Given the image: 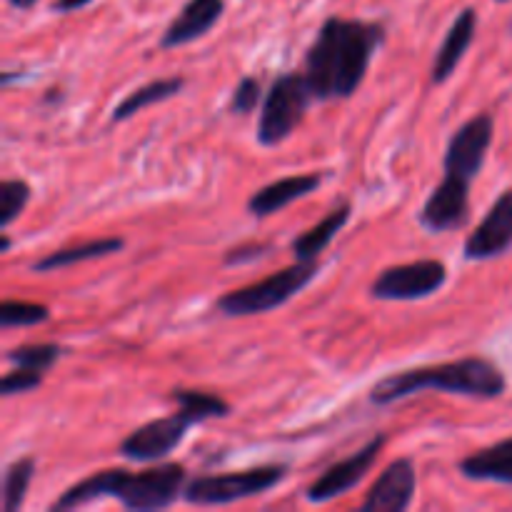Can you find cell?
Returning a JSON list of instances; mask_svg holds the SVG:
<instances>
[{"label": "cell", "instance_id": "obj_1", "mask_svg": "<svg viewBox=\"0 0 512 512\" xmlns=\"http://www.w3.org/2000/svg\"><path fill=\"white\" fill-rule=\"evenodd\" d=\"M383 40L385 30L378 23L340 15L325 20L305 53L303 73L315 100L350 98L365 80Z\"/></svg>", "mask_w": 512, "mask_h": 512}, {"label": "cell", "instance_id": "obj_2", "mask_svg": "<svg viewBox=\"0 0 512 512\" xmlns=\"http://www.w3.org/2000/svg\"><path fill=\"white\" fill-rule=\"evenodd\" d=\"M188 470L180 463H160L155 468L140 470V473H128L123 468L100 470V473L88 475L80 483L70 485L50 510H75L80 505L95 503V500L113 498L123 505L125 510L148 512L170 508L175 500L183 495Z\"/></svg>", "mask_w": 512, "mask_h": 512}, {"label": "cell", "instance_id": "obj_3", "mask_svg": "<svg viewBox=\"0 0 512 512\" xmlns=\"http://www.w3.org/2000/svg\"><path fill=\"white\" fill-rule=\"evenodd\" d=\"M508 380L505 373L488 358H460L440 365H425V368H410L403 373H393L378 380L370 388V403L393 405L398 400L410 398L423 390H445L453 395H468V398L495 400L505 393Z\"/></svg>", "mask_w": 512, "mask_h": 512}, {"label": "cell", "instance_id": "obj_4", "mask_svg": "<svg viewBox=\"0 0 512 512\" xmlns=\"http://www.w3.org/2000/svg\"><path fill=\"white\" fill-rule=\"evenodd\" d=\"M318 273V260H298L295 265L278 270L270 278H263L253 285H245V288L225 293L218 300V310L223 315H228V318L270 313V310L280 308L290 298H295L303 288H308Z\"/></svg>", "mask_w": 512, "mask_h": 512}, {"label": "cell", "instance_id": "obj_5", "mask_svg": "<svg viewBox=\"0 0 512 512\" xmlns=\"http://www.w3.org/2000/svg\"><path fill=\"white\" fill-rule=\"evenodd\" d=\"M313 100L315 95L305 73H285L275 78L260 110L258 143L265 148H275L288 140L305 118V110Z\"/></svg>", "mask_w": 512, "mask_h": 512}, {"label": "cell", "instance_id": "obj_6", "mask_svg": "<svg viewBox=\"0 0 512 512\" xmlns=\"http://www.w3.org/2000/svg\"><path fill=\"white\" fill-rule=\"evenodd\" d=\"M285 478H288L285 465H260V468L235 470V473L200 475L185 485L183 500L190 505H203V508L230 505L238 500L258 498L283 483Z\"/></svg>", "mask_w": 512, "mask_h": 512}, {"label": "cell", "instance_id": "obj_7", "mask_svg": "<svg viewBox=\"0 0 512 512\" xmlns=\"http://www.w3.org/2000/svg\"><path fill=\"white\" fill-rule=\"evenodd\" d=\"M448 283V268L440 260H415V263L385 268L370 285L378 300H420L438 293Z\"/></svg>", "mask_w": 512, "mask_h": 512}, {"label": "cell", "instance_id": "obj_8", "mask_svg": "<svg viewBox=\"0 0 512 512\" xmlns=\"http://www.w3.org/2000/svg\"><path fill=\"white\" fill-rule=\"evenodd\" d=\"M493 133L495 120L490 113H478L468 123L460 125L453 133V138H450L448 150H445V173L458 175V178L473 183L475 175L483 170L485 158H488Z\"/></svg>", "mask_w": 512, "mask_h": 512}, {"label": "cell", "instance_id": "obj_9", "mask_svg": "<svg viewBox=\"0 0 512 512\" xmlns=\"http://www.w3.org/2000/svg\"><path fill=\"white\" fill-rule=\"evenodd\" d=\"M190 428L193 423L180 410L170 418L150 420V423L135 428L118 445V455L125 460H135V463H160L183 443Z\"/></svg>", "mask_w": 512, "mask_h": 512}, {"label": "cell", "instance_id": "obj_10", "mask_svg": "<svg viewBox=\"0 0 512 512\" xmlns=\"http://www.w3.org/2000/svg\"><path fill=\"white\" fill-rule=\"evenodd\" d=\"M385 443H388V438H385V435H375V438L370 440L365 448H360L358 453H353L350 458L340 460V463L330 465V468L325 470V473L320 475V478L315 480L308 490H305V498H308V503H313V505L330 503V500L340 498V495H345L348 490H353L355 485H358L360 480H363L365 475L373 470L375 460H378V455L383 453Z\"/></svg>", "mask_w": 512, "mask_h": 512}, {"label": "cell", "instance_id": "obj_11", "mask_svg": "<svg viewBox=\"0 0 512 512\" xmlns=\"http://www.w3.org/2000/svg\"><path fill=\"white\" fill-rule=\"evenodd\" d=\"M418 220L430 233H453L468 225L470 220V183L458 175L445 173L425 200Z\"/></svg>", "mask_w": 512, "mask_h": 512}, {"label": "cell", "instance_id": "obj_12", "mask_svg": "<svg viewBox=\"0 0 512 512\" xmlns=\"http://www.w3.org/2000/svg\"><path fill=\"white\" fill-rule=\"evenodd\" d=\"M512 248V188L498 195L478 228L465 240V260H493Z\"/></svg>", "mask_w": 512, "mask_h": 512}, {"label": "cell", "instance_id": "obj_13", "mask_svg": "<svg viewBox=\"0 0 512 512\" xmlns=\"http://www.w3.org/2000/svg\"><path fill=\"white\" fill-rule=\"evenodd\" d=\"M415 488V465L410 458H398L383 470L373 488L368 490L365 500L360 503L363 512H405L413 505Z\"/></svg>", "mask_w": 512, "mask_h": 512}, {"label": "cell", "instance_id": "obj_14", "mask_svg": "<svg viewBox=\"0 0 512 512\" xmlns=\"http://www.w3.org/2000/svg\"><path fill=\"white\" fill-rule=\"evenodd\" d=\"M223 10L225 0H188L185 8L178 13V18L165 28L163 38H160V48L173 50L203 38L205 33L215 28Z\"/></svg>", "mask_w": 512, "mask_h": 512}, {"label": "cell", "instance_id": "obj_15", "mask_svg": "<svg viewBox=\"0 0 512 512\" xmlns=\"http://www.w3.org/2000/svg\"><path fill=\"white\" fill-rule=\"evenodd\" d=\"M320 183H323V175L318 173L288 175V178H280L275 183L265 185V188L255 190L253 198L248 200V210L255 218H268V215L278 213V210L288 208L295 200L313 193Z\"/></svg>", "mask_w": 512, "mask_h": 512}, {"label": "cell", "instance_id": "obj_16", "mask_svg": "<svg viewBox=\"0 0 512 512\" xmlns=\"http://www.w3.org/2000/svg\"><path fill=\"white\" fill-rule=\"evenodd\" d=\"M475 28H478V13L473 8H465L463 13L455 18V23L450 25V30L445 33L443 43H440L438 53H435L433 63V83L440 85L445 80L453 78L455 68L460 65V60L465 58L468 48L473 45Z\"/></svg>", "mask_w": 512, "mask_h": 512}, {"label": "cell", "instance_id": "obj_17", "mask_svg": "<svg viewBox=\"0 0 512 512\" xmlns=\"http://www.w3.org/2000/svg\"><path fill=\"white\" fill-rule=\"evenodd\" d=\"M458 470L463 478L478 480V483L512 485V438L468 455L460 460Z\"/></svg>", "mask_w": 512, "mask_h": 512}, {"label": "cell", "instance_id": "obj_18", "mask_svg": "<svg viewBox=\"0 0 512 512\" xmlns=\"http://www.w3.org/2000/svg\"><path fill=\"white\" fill-rule=\"evenodd\" d=\"M125 248L123 238H98V240H88V243L73 245V248H63V250H53L45 258L35 260L30 265L33 273H53V270L60 268H70V265L85 263V260H95V258H105V255L120 253Z\"/></svg>", "mask_w": 512, "mask_h": 512}, {"label": "cell", "instance_id": "obj_19", "mask_svg": "<svg viewBox=\"0 0 512 512\" xmlns=\"http://www.w3.org/2000/svg\"><path fill=\"white\" fill-rule=\"evenodd\" d=\"M350 215H353V208H350V203H343L333 213L325 215L318 225H313L308 233L298 235L293 240L295 260H318L320 253H325V248L333 243L335 235L348 225Z\"/></svg>", "mask_w": 512, "mask_h": 512}, {"label": "cell", "instance_id": "obj_20", "mask_svg": "<svg viewBox=\"0 0 512 512\" xmlns=\"http://www.w3.org/2000/svg\"><path fill=\"white\" fill-rule=\"evenodd\" d=\"M183 88H185V78H180V75H173V78H160L148 85H140L138 90H133L128 98H123L118 105H115L113 123H123V120L133 118V115H138L140 110L150 108V105H158L163 103V100L175 98Z\"/></svg>", "mask_w": 512, "mask_h": 512}, {"label": "cell", "instance_id": "obj_21", "mask_svg": "<svg viewBox=\"0 0 512 512\" xmlns=\"http://www.w3.org/2000/svg\"><path fill=\"white\" fill-rule=\"evenodd\" d=\"M173 400L178 403L180 413L193 425L230 415V405L223 398L203 393V390H173Z\"/></svg>", "mask_w": 512, "mask_h": 512}, {"label": "cell", "instance_id": "obj_22", "mask_svg": "<svg viewBox=\"0 0 512 512\" xmlns=\"http://www.w3.org/2000/svg\"><path fill=\"white\" fill-rule=\"evenodd\" d=\"M35 475V460L33 458H18L5 468L3 478V510L18 512L28 498L30 483Z\"/></svg>", "mask_w": 512, "mask_h": 512}, {"label": "cell", "instance_id": "obj_23", "mask_svg": "<svg viewBox=\"0 0 512 512\" xmlns=\"http://www.w3.org/2000/svg\"><path fill=\"white\" fill-rule=\"evenodd\" d=\"M5 358H8V363H13L15 368H28L45 373V370H50L60 358H63V348L55 343L20 345V348L10 350Z\"/></svg>", "mask_w": 512, "mask_h": 512}, {"label": "cell", "instance_id": "obj_24", "mask_svg": "<svg viewBox=\"0 0 512 512\" xmlns=\"http://www.w3.org/2000/svg\"><path fill=\"white\" fill-rule=\"evenodd\" d=\"M50 318L48 308L40 303H25V300H5L0 305V325L3 328H33Z\"/></svg>", "mask_w": 512, "mask_h": 512}, {"label": "cell", "instance_id": "obj_25", "mask_svg": "<svg viewBox=\"0 0 512 512\" xmlns=\"http://www.w3.org/2000/svg\"><path fill=\"white\" fill-rule=\"evenodd\" d=\"M30 203V185L20 178H10L0 183V228H8L20 218L25 205Z\"/></svg>", "mask_w": 512, "mask_h": 512}, {"label": "cell", "instance_id": "obj_26", "mask_svg": "<svg viewBox=\"0 0 512 512\" xmlns=\"http://www.w3.org/2000/svg\"><path fill=\"white\" fill-rule=\"evenodd\" d=\"M260 95H263V85L255 75H245L240 83L235 85L233 98H230V110L235 115H250L260 105Z\"/></svg>", "mask_w": 512, "mask_h": 512}, {"label": "cell", "instance_id": "obj_27", "mask_svg": "<svg viewBox=\"0 0 512 512\" xmlns=\"http://www.w3.org/2000/svg\"><path fill=\"white\" fill-rule=\"evenodd\" d=\"M40 383H43V373H38V370L13 368L10 373L3 375V380H0V395H3V398H10V395L30 393V390L38 388Z\"/></svg>", "mask_w": 512, "mask_h": 512}, {"label": "cell", "instance_id": "obj_28", "mask_svg": "<svg viewBox=\"0 0 512 512\" xmlns=\"http://www.w3.org/2000/svg\"><path fill=\"white\" fill-rule=\"evenodd\" d=\"M270 253V245H240V248H233L228 255H225V265H245L253 263V260H260L263 255Z\"/></svg>", "mask_w": 512, "mask_h": 512}, {"label": "cell", "instance_id": "obj_29", "mask_svg": "<svg viewBox=\"0 0 512 512\" xmlns=\"http://www.w3.org/2000/svg\"><path fill=\"white\" fill-rule=\"evenodd\" d=\"M93 0H53V5L50 8L55 10V13H73V10H80L85 8V5H90Z\"/></svg>", "mask_w": 512, "mask_h": 512}, {"label": "cell", "instance_id": "obj_30", "mask_svg": "<svg viewBox=\"0 0 512 512\" xmlns=\"http://www.w3.org/2000/svg\"><path fill=\"white\" fill-rule=\"evenodd\" d=\"M8 3L18 10H30V8H35V3H38V0H8Z\"/></svg>", "mask_w": 512, "mask_h": 512}, {"label": "cell", "instance_id": "obj_31", "mask_svg": "<svg viewBox=\"0 0 512 512\" xmlns=\"http://www.w3.org/2000/svg\"><path fill=\"white\" fill-rule=\"evenodd\" d=\"M0 250H3V253H8V250H10V238H8V233H3V243H0Z\"/></svg>", "mask_w": 512, "mask_h": 512}, {"label": "cell", "instance_id": "obj_32", "mask_svg": "<svg viewBox=\"0 0 512 512\" xmlns=\"http://www.w3.org/2000/svg\"><path fill=\"white\" fill-rule=\"evenodd\" d=\"M498 3H508V0H498Z\"/></svg>", "mask_w": 512, "mask_h": 512}]
</instances>
